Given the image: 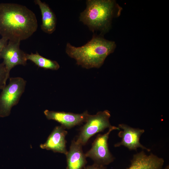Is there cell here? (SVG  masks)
I'll return each mask as SVG.
<instances>
[{
  "instance_id": "cell-1",
  "label": "cell",
  "mask_w": 169,
  "mask_h": 169,
  "mask_svg": "<svg viewBox=\"0 0 169 169\" xmlns=\"http://www.w3.org/2000/svg\"><path fill=\"white\" fill-rule=\"evenodd\" d=\"M38 24L35 13L26 6L0 3V35L8 41L21 42L31 37Z\"/></svg>"
},
{
  "instance_id": "cell-2",
  "label": "cell",
  "mask_w": 169,
  "mask_h": 169,
  "mask_svg": "<svg viewBox=\"0 0 169 169\" xmlns=\"http://www.w3.org/2000/svg\"><path fill=\"white\" fill-rule=\"evenodd\" d=\"M114 42L94 35L91 39L82 46L76 47L68 43L65 52L74 59L76 64L84 68H99L107 57L114 51Z\"/></svg>"
},
{
  "instance_id": "cell-3",
  "label": "cell",
  "mask_w": 169,
  "mask_h": 169,
  "mask_svg": "<svg viewBox=\"0 0 169 169\" xmlns=\"http://www.w3.org/2000/svg\"><path fill=\"white\" fill-rule=\"evenodd\" d=\"M86 8L79 17V21L92 32L107 31L115 16L117 6L112 0H87Z\"/></svg>"
},
{
  "instance_id": "cell-4",
  "label": "cell",
  "mask_w": 169,
  "mask_h": 169,
  "mask_svg": "<svg viewBox=\"0 0 169 169\" xmlns=\"http://www.w3.org/2000/svg\"><path fill=\"white\" fill-rule=\"evenodd\" d=\"M26 81L20 77L9 78V84L0 95V117L9 115L12 108L16 105L24 92Z\"/></svg>"
},
{
  "instance_id": "cell-5",
  "label": "cell",
  "mask_w": 169,
  "mask_h": 169,
  "mask_svg": "<svg viewBox=\"0 0 169 169\" xmlns=\"http://www.w3.org/2000/svg\"><path fill=\"white\" fill-rule=\"evenodd\" d=\"M110 117V111L106 110L98 112L95 115H89L85 124L81 128L76 141L82 146L84 145L95 134L111 127Z\"/></svg>"
},
{
  "instance_id": "cell-6",
  "label": "cell",
  "mask_w": 169,
  "mask_h": 169,
  "mask_svg": "<svg viewBox=\"0 0 169 169\" xmlns=\"http://www.w3.org/2000/svg\"><path fill=\"white\" fill-rule=\"evenodd\" d=\"M114 130L120 129L118 127L112 126L105 133L98 135L91 148L85 154L86 157L92 159L95 163L104 166L112 162L114 158L109 149L108 140L110 134Z\"/></svg>"
},
{
  "instance_id": "cell-7",
  "label": "cell",
  "mask_w": 169,
  "mask_h": 169,
  "mask_svg": "<svg viewBox=\"0 0 169 169\" xmlns=\"http://www.w3.org/2000/svg\"><path fill=\"white\" fill-rule=\"evenodd\" d=\"M20 42L8 41L0 53V59H3L8 79L11 69L15 66L27 64V54L20 48Z\"/></svg>"
},
{
  "instance_id": "cell-8",
  "label": "cell",
  "mask_w": 169,
  "mask_h": 169,
  "mask_svg": "<svg viewBox=\"0 0 169 169\" xmlns=\"http://www.w3.org/2000/svg\"><path fill=\"white\" fill-rule=\"evenodd\" d=\"M118 127L122 130L118 134V136L121 139L120 142L114 145L115 147L123 146L130 150H136L140 148L148 151H151L144 146L140 141L141 136L145 132L144 130L134 128L124 124H119Z\"/></svg>"
},
{
  "instance_id": "cell-9",
  "label": "cell",
  "mask_w": 169,
  "mask_h": 169,
  "mask_svg": "<svg viewBox=\"0 0 169 169\" xmlns=\"http://www.w3.org/2000/svg\"><path fill=\"white\" fill-rule=\"evenodd\" d=\"M44 113L48 119L57 121L65 129H70L85 122L89 115L87 111L78 114L47 110L44 111Z\"/></svg>"
},
{
  "instance_id": "cell-10",
  "label": "cell",
  "mask_w": 169,
  "mask_h": 169,
  "mask_svg": "<svg viewBox=\"0 0 169 169\" xmlns=\"http://www.w3.org/2000/svg\"><path fill=\"white\" fill-rule=\"evenodd\" d=\"M62 125L56 126L48 137L46 141L41 144L43 149L51 150L66 155L68 151L66 148L65 136L67 131Z\"/></svg>"
},
{
  "instance_id": "cell-11",
  "label": "cell",
  "mask_w": 169,
  "mask_h": 169,
  "mask_svg": "<svg viewBox=\"0 0 169 169\" xmlns=\"http://www.w3.org/2000/svg\"><path fill=\"white\" fill-rule=\"evenodd\" d=\"M131 161L127 169H161L164 161L152 153L147 155L142 151L134 154Z\"/></svg>"
},
{
  "instance_id": "cell-12",
  "label": "cell",
  "mask_w": 169,
  "mask_h": 169,
  "mask_svg": "<svg viewBox=\"0 0 169 169\" xmlns=\"http://www.w3.org/2000/svg\"><path fill=\"white\" fill-rule=\"evenodd\" d=\"M82 146L76 141H72L69 150L66 155L67 169H82L85 167L87 161Z\"/></svg>"
},
{
  "instance_id": "cell-13",
  "label": "cell",
  "mask_w": 169,
  "mask_h": 169,
  "mask_svg": "<svg viewBox=\"0 0 169 169\" xmlns=\"http://www.w3.org/2000/svg\"><path fill=\"white\" fill-rule=\"evenodd\" d=\"M34 2L38 5L42 16L41 30L49 34L52 33L55 30L57 19L55 14L48 5L40 0H35Z\"/></svg>"
},
{
  "instance_id": "cell-14",
  "label": "cell",
  "mask_w": 169,
  "mask_h": 169,
  "mask_svg": "<svg viewBox=\"0 0 169 169\" xmlns=\"http://www.w3.org/2000/svg\"><path fill=\"white\" fill-rule=\"evenodd\" d=\"M26 58L27 60L31 61L38 67L44 69L57 70L60 68L59 64L56 61L46 58L40 55L37 52L34 54H27Z\"/></svg>"
},
{
  "instance_id": "cell-15",
  "label": "cell",
  "mask_w": 169,
  "mask_h": 169,
  "mask_svg": "<svg viewBox=\"0 0 169 169\" xmlns=\"http://www.w3.org/2000/svg\"><path fill=\"white\" fill-rule=\"evenodd\" d=\"M6 68L4 64L0 63V90H3L6 85L8 79Z\"/></svg>"
},
{
  "instance_id": "cell-16",
  "label": "cell",
  "mask_w": 169,
  "mask_h": 169,
  "mask_svg": "<svg viewBox=\"0 0 169 169\" xmlns=\"http://www.w3.org/2000/svg\"><path fill=\"white\" fill-rule=\"evenodd\" d=\"M84 169H107L104 166L94 163L93 165L85 167Z\"/></svg>"
},
{
  "instance_id": "cell-17",
  "label": "cell",
  "mask_w": 169,
  "mask_h": 169,
  "mask_svg": "<svg viewBox=\"0 0 169 169\" xmlns=\"http://www.w3.org/2000/svg\"><path fill=\"white\" fill-rule=\"evenodd\" d=\"M8 40L6 38L2 37L0 38V53L3 48L7 44Z\"/></svg>"
},
{
  "instance_id": "cell-18",
  "label": "cell",
  "mask_w": 169,
  "mask_h": 169,
  "mask_svg": "<svg viewBox=\"0 0 169 169\" xmlns=\"http://www.w3.org/2000/svg\"><path fill=\"white\" fill-rule=\"evenodd\" d=\"M164 169H169V166H167Z\"/></svg>"
}]
</instances>
